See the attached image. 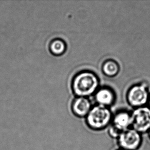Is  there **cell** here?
<instances>
[{"label": "cell", "instance_id": "8", "mask_svg": "<svg viewBox=\"0 0 150 150\" xmlns=\"http://www.w3.org/2000/svg\"><path fill=\"white\" fill-rule=\"evenodd\" d=\"M115 94L112 90L103 88L98 90L95 95V100L97 105L109 108L115 101Z\"/></svg>", "mask_w": 150, "mask_h": 150}, {"label": "cell", "instance_id": "7", "mask_svg": "<svg viewBox=\"0 0 150 150\" xmlns=\"http://www.w3.org/2000/svg\"><path fill=\"white\" fill-rule=\"evenodd\" d=\"M91 108V103L86 98L78 97L71 104V111L76 116L79 118H85Z\"/></svg>", "mask_w": 150, "mask_h": 150}, {"label": "cell", "instance_id": "11", "mask_svg": "<svg viewBox=\"0 0 150 150\" xmlns=\"http://www.w3.org/2000/svg\"><path fill=\"white\" fill-rule=\"evenodd\" d=\"M108 133L109 135L111 138L117 139L121 132H120L119 131H118L117 129H116L113 126L110 125L108 128Z\"/></svg>", "mask_w": 150, "mask_h": 150}, {"label": "cell", "instance_id": "4", "mask_svg": "<svg viewBox=\"0 0 150 150\" xmlns=\"http://www.w3.org/2000/svg\"><path fill=\"white\" fill-rule=\"evenodd\" d=\"M132 128L141 134L147 133L150 129V108L144 106L131 112Z\"/></svg>", "mask_w": 150, "mask_h": 150}, {"label": "cell", "instance_id": "9", "mask_svg": "<svg viewBox=\"0 0 150 150\" xmlns=\"http://www.w3.org/2000/svg\"><path fill=\"white\" fill-rule=\"evenodd\" d=\"M49 49L53 55L59 56L65 53L66 50V44L62 39H54L49 43Z\"/></svg>", "mask_w": 150, "mask_h": 150}, {"label": "cell", "instance_id": "1", "mask_svg": "<svg viewBox=\"0 0 150 150\" xmlns=\"http://www.w3.org/2000/svg\"><path fill=\"white\" fill-rule=\"evenodd\" d=\"M99 86V81L95 73L84 71L77 73L72 81V89L78 97L86 98L95 93Z\"/></svg>", "mask_w": 150, "mask_h": 150}, {"label": "cell", "instance_id": "12", "mask_svg": "<svg viewBox=\"0 0 150 150\" xmlns=\"http://www.w3.org/2000/svg\"><path fill=\"white\" fill-rule=\"evenodd\" d=\"M147 133L148 134L149 138V139H150V129Z\"/></svg>", "mask_w": 150, "mask_h": 150}, {"label": "cell", "instance_id": "6", "mask_svg": "<svg viewBox=\"0 0 150 150\" xmlns=\"http://www.w3.org/2000/svg\"><path fill=\"white\" fill-rule=\"evenodd\" d=\"M111 126L122 132L132 127L131 113L126 110L118 111L113 115Z\"/></svg>", "mask_w": 150, "mask_h": 150}, {"label": "cell", "instance_id": "3", "mask_svg": "<svg viewBox=\"0 0 150 150\" xmlns=\"http://www.w3.org/2000/svg\"><path fill=\"white\" fill-rule=\"evenodd\" d=\"M116 140L119 148L138 150L142 145L143 138L142 134L131 127L122 132Z\"/></svg>", "mask_w": 150, "mask_h": 150}, {"label": "cell", "instance_id": "14", "mask_svg": "<svg viewBox=\"0 0 150 150\" xmlns=\"http://www.w3.org/2000/svg\"><path fill=\"white\" fill-rule=\"evenodd\" d=\"M125 150V149H123L119 148V149H118L117 150Z\"/></svg>", "mask_w": 150, "mask_h": 150}, {"label": "cell", "instance_id": "10", "mask_svg": "<svg viewBox=\"0 0 150 150\" xmlns=\"http://www.w3.org/2000/svg\"><path fill=\"white\" fill-rule=\"evenodd\" d=\"M102 72L108 77H114L119 72V66L117 62L113 60H108L102 66Z\"/></svg>", "mask_w": 150, "mask_h": 150}, {"label": "cell", "instance_id": "2", "mask_svg": "<svg viewBox=\"0 0 150 150\" xmlns=\"http://www.w3.org/2000/svg\"><path fill=\"white\" fill-rule=\"evenodd\" d=\"M113 114L109 108L97 105L91 108L85 117V123L89 129L100 131L109 128L112 122Z\"/></svg>", "mask_w": 150, "mask_h": 150}, {"label": "cell", "instance_id": "13", "mask_svg": "<svg viewBox=\"0 0 150 150\" xmlns=\"http://www.w3.org/2000/svg\"><path fill=\"white\" fill-rule=\"evenodd\" d=\"M148 103L149 105V107L150 108V97L149 98V100Z\"/></svg>", "mask_w": 150, "mask_h": 150}, {"label": "cell", "instance_id": "5", "mask_svg": "<svg viewBox=\"0 0 150 150\" xmlns=\"http://www.w3.org/2000/svg\"><path fill=\"white\" fill-rule=\"evenodd\" d=\"M149 100V92L146 85L141 83L130 88L127 94V100L135 109L146 106Z\"/></svg>", "mask_w": 150, "mask_h": 150}]
</instances>
